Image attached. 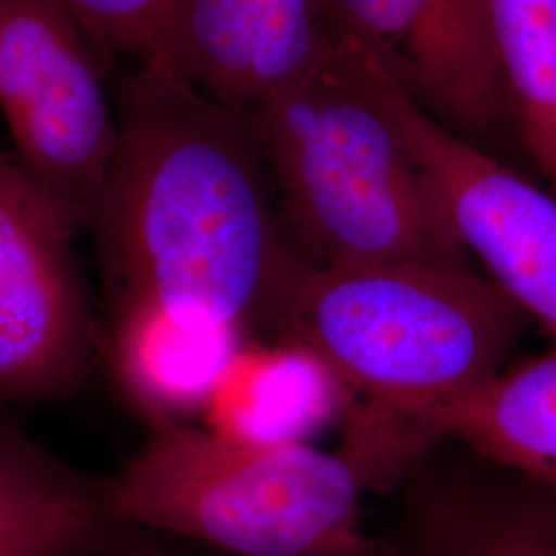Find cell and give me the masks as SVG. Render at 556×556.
<instances>
[{"label":"cell","mask_w":556,"mask_h":556,"mask_svg":"<svg viewBox=\"0 0 556 556\" xmlns=\"http://www.w3.org/2000/svg\"><path fill=\"white\" fill-rule=\"evenodd\" d=\"M278 206L314 266L415 262L470 268L379 93L349 46L250 112Z\"/></svg>","instance_id":"3957f363"},{"label":"cell","mask_w":556,"mask_h":556,"mask_svg":"<svg viewBox=\"0 0 556 556\" xmlns=\"http://www.w3.org/2000/svg\"><path fill=\"white\" fill-rule=\"evenodd\" d=\"M77 233L0 153V402L73 396L101 351V330L73 250Z\"/></svg>","instance_id":"8992f818"},{"label":"cell","mask_w":556,"mask_h":556,"mask_svg":"<svg viewBox=\"0 0 556 556\" xmlns=\"http://www.w3.org/2000/svg\"><path fill=\"white\" fill-rule=\"evenodd\" d=\"M93 556H188L179 553L176 548H169L161 536L140 530V528H130L128 534L119 540L116 546L103 551L100 555Z\"/></svg>","instance_id":"e0dca14e"},{"label":"cell","mask_w":556,"mask_h":556,"mask_svg":"<svg viewBox=\"0 0 556 556\" xmlns=\"http://www.w3.org/2000/svg\"><path fill=\"white\" fill-rule=\"evenodd\" d=\"M340 388L303 351L241 349L204 406L206 427L250 441H301L298 433L334 408Z\"/></svg>","instance_id":"5bb4252c"},{"label":"cell","mask_w":556,"mask_h":556,"mask_svg":"<svg viewBox=\"0 0 556 556\" xmlns=\"http://www.w3.org/2000/svg\"><path fill=\"white\" fill-rule=\"evenodd\" d=\"M435 439H456L556 489V351L503 369L477 390L417 418L397 438L404 462Z\"/></svg>","instance_id":"4fadbf2b"},{"label":"cell","mask_w":556,"mask_h":556,"mask_svg":"<svg viewBox=\"0 0 556 556\" xmlns=\"http://www.w3.org/2000/svg\"><path fill=\"white\" fill-rule=\"evenodd\" d=\"M130 528L108 477L60 459L0 402V556L100 555Z\"/></svg>","instance_id":"8fae6325"},{"label":"cell","mask_w":556,"mask_h":556,"mask_svg":"<svg viewBox=\"0 0 556 556\" xmlns=\"http://www.w3.org/2000/svg\"><path fill=\"white\" fill-rule=\"evenodd\" d=\"M390 491L388 556H556V489L456 439L422 445Z\"/></svg>","instance_id":"9c48e42d"},{"label":"cell","mask_w":556,"mask_h":556,"mask_svg":"<svg viewBox=\"0 0 556 556\" xmlns=\"http://www.w3.org/2000/svg\"><path fill=\"white\" fill-rule=\"evenodd\" d=\"M110 71L165 56L176 0H62Z\"/></svg>","instance_id":"2e32d148"},{"label":"cell","mask_w":556,"mask_h":556,"mask_svg":"<svg viewBox=\"0 0 556 556\" xmlns=\"http://www.w3.org/2000/svg\"><path fill=\"white\" fill-rule=\"evenodd\" d=\"M248 342L225 324L155 303H119L108 307L101 353L124 396L153 429L202 413Z\"/></svg>","instance_id":"7c38bea8"},{"label":"cell","mask_w":556,"mask_h":556,"mask_svg":"<svg viewBox=\"0 0 556 556\" xmlns=\"http://www.w3.org/2000/svg\"><path fill=\"white\" fill-rule=\"evenodd\" d=\"M378 79L381 100L457 243L556 340V194L431 118L379 71Z\"/></svg>","instance_id":"52a82bcc"},{"label":"cell","mask_w":556,"mask_h":556,"mask_svg":"<svg viewBox=\"0 0 556 556\" xmlns=\"http://www.w3.org/2000/svg\"><path fill=\"white\" fill-rule=\"evenodd\" d=\"M489 27L511 116L556 194V0H489Z\"/></svg>","instance_id":"9a60e30c"},{"label":"cell","mask_w":556,"mask_h":556,"mask_svg":"<svg viewBox=\"0 0 556 556\" xmlns=\"http://www.w3.org/2000/svg\"><path fill=\"white\" fill-rule=\"evenodd\" d=\"M319 2L340 43L452 132L486 149L514 119L491 40L489 0Z\"/></svg>","instance_id":"ba28073f"},{"label":"cell","mask_w":556,"mask_h":556,"mask_svg":"<svg viewBox=\"0 0 556 556\" xmlns=\"http://www.w3.org/2000/svg\"><path fill=\"white\" fill-rule=\"evenodd\" d=\"M108 484L122 521L225 555L388 556L361 517L357 464L303 441L161 425Z\"/></svg>","instance_id":"277c9868"},{"label":"cell","mask_w":556,"mask_h":556,"mask_svg":"<svg viewBox=\"0 0 556 556\" xmlns=\"http://www.w3.org/2000/svg\"><path fill=\"white\" fill-rule=\"evenodd\" d=\"M340 46L319 0H176L165 59L206 98L250 114Z\"/></svg>","instance_id":"30bf717a"},{"label":"cell","mask_w":556,"mask_h":556,"mask_svg":"<svg viewBox=\"0 0 556 556\" xmlns=\"http://www.w3.org/2000/svg\"><path fill=\"white\" fill-rule=\"evenodd\" d=\"M118 147L91 236L108 307L155 303L278 344L305 278L250 114L165 56L116 68Z\"/></svg>","instance_id":"6da1fadb"},{"label":"cell","mask_w":556,"mask_h":556,"mask_svg":"<svg viewBox=\"0 0 556 556\" xmlns=\"http://www.w3.org/2000/svg\"><path fill=\"white\" fill-rule=\"evenodd\" d=\"M528 316L472 268L415 262L316 266L277 346L316 358L365 397L346 456L388 486L400 433L503 371Z\"/></svg>","instance_id":"7a4b0ae2"},{"label":"cell","mask_w":556,"mask_h":556,"mask_svg":"<svg viewBox=\"0 0 556 556\" xmlns=\"http://www.w3.org/2000/svg\"><path fill=\"white\" fill-rule=\"evenodd\" d=\"M108 73L62 0H0V112L13 157L75 233H91L116 157Z\"/></svg>","instance_id":"5b68a950"}]
</instances>
